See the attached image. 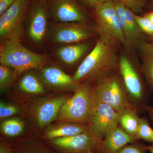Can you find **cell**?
Listing matches in <instances>:
<instances>
[{
    "instance_id": "6da1fadb",
    "label": "cell",
    "mask_w": 153,
    "mask_h": 153,
    "mask_svg": "<svg viewBox=\"0 0 153 153\" xmlns=\"http://www.w3.org/2000/svg\"><path fill=\"white\" fill-rule=\"evenodd\" d=\"M116 47L99 37L74 73V81L94 84L117 70L119 58Z\"/></svg>"
},
{
    "instance_id": "7a4b0ae2",
    "label": "cell",
    "mask_w": 153,
    "mask_h": 153,
    "mask_svg": "<svg viewBox=\"0 0 153 153\" xmlns=\"http://www.w3.org/2000/svg\"><path fill=\"white\" fill-rule=\"evenodd\" d=\"M74 92L61 106L56 120L88 126L97 102L93 85L87 82L79 83Z\"/></svg>"
},
{
    "instance_id": "3957f363",
    "label": "cell",
    "mask_w": 153,
    "mask_h": 153,
    "mask_svg": "<svg viewBox=\"0 0 153 153\" xmlns=\"http://www.w3.org/2000/svg\"><path fill=\"white\" fill-rule=\"evenodd\" d=\"M47 62L46 55L37 54L26 48L20 38H10L2 42L0 63L13 68L18 75L33 68L41 69Z\"/></svg>"
},
{
    "instance_id": "277c9868",
    "label": "cell",
    "mask_w": 153,
    "mask_h": 153,
    "mask_svg": "<svg viewBox=\"0 0 153 153\" xmlns=\"http://www.w3.org/2000/svg\"><path fill=\"white\" fill-rule=\"evenodd\" d=\"M93 88L97 101L108 105L118 112L135 109L118 70L94 83Z\"/></svg>"
},
{
    "instance_id": "5b68a950",
    "label": "cell",
    "mask_w": 153,
    "mask_h": 153,
    "mask_svg": "<svg viewBox=\"0 0 153 153\" xmlns=\"http://www.w3.org/2000/svg\"><path fill=\"white\" fill-rule=\"evenodd\" d=\"M118 70L134 108L138 113L146 111L150 95L140 70L124 55L119 57Z\"/></svg>"
},
{
    "instance_id": "8992f818",
    "label": "cell",
    "mask_w": 153,
    "mask_h": 153,
    "mask_svg": "<svg viewBox=\"0 0 153 153\" xmlns=\"http://www.w3.org/2000/svg\"><path fill=\"white\" fill-rule=\"evenodd\" d=\"M99 37L114 46H124V37L115 7L114 0H106L93 10Z\"/></svg>"
},
{
    "instance_id": "52a82bcc",
    "label": "cell",
    "mask_w": 153,
    "mask_h": 153,
    "mask_svg": "<svg viewBox=\"0 0 153 153\" xmlns=\"http://www.w3.org/2000/svg\"><path fill=\"white\" fill-rule=\"evenodd\" d=\"M49 37L55 44H66L86 42L97 35L94 27L89 23H55L48 28Z\"/></svg>"
},
{
    "instance_id": "ba28073f",
    "label": "cell",
    "mask_w": 153,
    "mask_h": 153,
    "mask_svg": "<svg viewBox=\"0 0 153 153\" xmlns=\"http://www.w3.org/2000/svg\"><path fill=\"white\" fill-rule=\"evenodd\" d=\"M31 0H16L0 15V38L3 42L23 34V23L28 14Z\"/></svg>"
},
{
    "instance_id": "9c48e42d",
    "label": "cell",
    "mask_w": 153,
    "mask_h": 153,
    "mask_svg": "<svg viewBox=\"0 0 153 153\" xmlns=\"http://www.w3.org/2000/svg\"><path fill=\"white\" fill-rule=\"evenodd\" d=\"M52 23H90L92 16L76 0H51L47 4Z\"/></svg>"
},
{
    "instance_id": "30bf717a",
    "label": "cell",
    "mask_w": 153,
    "mask_h": 153,
    "mask_svg": "<svg viewBox=\"0 0 153 153\" xmlns=\"http://www.w3.org/2000/svg\"><path fill=\"white\" fill-rule=\"evenodd\" d=\"M114 1L124 37V47L128 52L132 53L142 41L146 40V36L137 24L134 13L120 3Z\"/></svg>"
},
{
    "instance_id": "8fae6325",
    "label": "cell",
    "mask_w": 153,
    "mask_h": 153,
    "mask_svg": "<svg viewBox=\"0 0 153 153\" xmlns=\"http://www.w3.org/2000/svg\"><path fill=\"white\" fill-rule=\"evenodd\" d=\"M119 113L108 105L97 102L88 126L89 132L103 140L105 135L118 125Z\"/></svg>"
},
{
    "instance_id": "7c38bea8",
    "label": "cell",
    "mask_w": 153,
    "mask_h": 153,
    "mask_svg": "<svg viewBox=\"0 0 153 153\" xmlns=\"http://www.w3.org/2000/svg\"><path fill=\"white\" fill-rule=\"evenodd\" d=\"M47 1L37 0L28 11V36L35 44H41L48 32L49 15Z\"/></svg>"
},
{
    "instance_id": "4fadbf2b",
    "label": "cell",
    "mask_w": 153,
    "mask_h": 153,
    "mask_svg": "<svg viewBox=\"0 0 153 153\" xmlns=\"http://www.w3.org/2000/svg\"><path fill=\"white\" fill-rule=\"evenodd\" d=\"M54 146L68 153H88V151L100 148L102 140L90 132L50 140Z\"/></svg>"
},
{
    "instance_id": "5bb4252c",
    "label": "cell",
    "mask_w": 153,
    "mask_h": 153,
    "mask_svg": "<svg viewBox=\"0 0 153 153\" xmlns=\"http://www.w3.org/2000/svg\"><path fill=\"white\" fill-rule=\"evenodd\" d=\"M41 77L47 85L60 89H68L74 91L79 83L74 81L60 68L54 66L45 67L41 69Z\"/></svg>"
},
{
    "instance_id": "9a60e30c",
    "label": "cell",
    "mask_w": 153,
    "mask_h": 153,
    "mask_svg": "<svg viewBox=\"0 0 153 153\" xmlns=\"http://www.w3.org/2000/svg\"><path fill=\"white\" fill-rule=\"evenodd\" d=\"M66 100L65 97H57L45 100L38 104L36 114L39 126L44 127L56 120L61 106Z\"/></svg>"
},
{
    "instance_id": "2e32d148",
    "label": "cell",
    "mask_w": 153,
    "mask_h": 153,
    "mask_svg": "<svg viewBox=\"0 0 153 153\" xmlns=\"http://www.w3.org/2000/svg\"><path fill=\"white\" fill-rule=\"evenodd\" d=\"M134 138L118 125L108 133L102 142L103 153H116L125 146L134 143Z\"/></svg>"
},
{
    "instance_id": "e0dca14e",
    "label": "cell",
    "mask_w": 153,
    "mask_h": 153,
    "mask_svg": "<svg viewBox=\"0 0 153 153\" xmlns=\"http://www.w3.org/2000/svg\"><path fill=\"white\" fill-rule=\"evenodd\" d=\"M91 46L92 44L88 41L66 44L59 47L56 51V54L63 63L73 65L89 52Z\"/></svg>"
},
{
    "instance_id": "ac0fdd59",
    "label": "cell",
    "mask_w": 153,
    "mask_h": 153,
    "mask_svg": "<svg viewBox=\"0 0 153 153\" xmlns=\"http://www.w3.org/2000/svg\"><path fill=\"white\" fill-rule=\"evenodd\" d=\"M47 129L44 134L46 140H51L63 137H68L78 134L89 132V127L82 124L62 122Z\"/></svg>"
},
{
    "instance_id": "d6986e66",
    "label": "cell",
    "mask_w": 153,
    "mask_h": 153,
    "mask_svg": "<svg viewBox=\"0 0 153 153\" xmlns=\"http://www.w3.org/2000/svg\"><path fill=\"white\" fill-rule=\"evenodd\" d=\"M137 50L141 61L142 73L150 89L153 91V44L143 40L140 43Z\"/></svg>"
},
{
    "instance_id": "ffe728a7",
    "label": "cell",
    "mask_w": 153,
    "mask_h": 153,
    "mask_svg": "<svg viewBox=\"0 0 153 153\" xmlns=\"http://www.w3.org/2000/svg\"><path fill=\"white\" fill-rule=\"evenodd\" d=\"M118 113V125L137 140L140 120L138 112L134 108H128Z\"/></svg>"
},
{
    "instance_id": "44dd1931",
    "label": "cell",
    "mask_w": 153,
    "mask_h": 153,
    "mask_svg": "<svg viewBox=\"0 0 153 153\" xmlns=\"http://www.w3.org/2000/svg\"><path fill=\"white\" fill-rule=\"evenodd\" d=\"M20 89L27 93L41 94L45 91L44 85L36 74L32 73L25 74L20 79Z\"/></svg>"
},
{
    "instance_id": "7402d4cb",
    "label": "cell",
    "mask_w": 153,
    "mask_h": 153,
    "mask_svg": "<svg viewBox=\"0 0 153 153\" xmlns=\"http://www.w3.org/2000/svg\"><path fill=\"white\" fill-rule=\"evenodd\" d=\"M25 128L22 121L17 119H11L4 121L1 125V131L8 137L17 136L22 134Z\"/></svg>"
},
{
    "instance_id": "603a6c76",
    "label": "cell",
    "mask_w": 153,
    "mask_h": 153,
    "mask_svg": "<svg viewBox=\"0 0 153 153\" xmlns=\"http://www.w3.org/2000/svg\"><path fill=\"white\" fill-rule=\"evenodd\" d=\"M17 74L16 71L7 65H0V87L1 90L8 87Z\"/></svg>"
},
{
    "instance_id": "cb8c5ba5",
    "label": "cell",
    "mask_w": 153,
    "mask_h": 153,
    "mask_svg": "<svg viewBox=\"0 0 153 153\" xmlns=\"http://www.w3.org/2000/svg\"><path fill=\"white\" fill-rule=\"evenodd\" d=\"M136 139L143 140L153 145V129L151 127L146 117L140 118L139 128Z\"/></svg>"
},
{
    "instance_id": "d4e9b609",
    "label": "cell",
    "mask_w": 153,
    "mask_h": 153,
    "mask_svg": "<svg viewBox=\"0 0 153 153\" xmlns=\"http://www.w3.org/2000/svg\"><path fill=\"white\" fill-rule=\"evenodd\" d=\"M134 18L144 34L149 36L150 39L153 38V24L147 18L139 15L134 14Z\"/></svg>"
},
{
    "instance_id": "484cf974",
    "label": "cell",
    "mask_w": 153,
    "mask_h": 153,
    "mask_svg": "<svg viewBox=\"0 0 153 153\" xmlns=\"http://www.w3.org/2000/svg\"><path fill=\"white\" fill-rule=\"evenodd\" d=\"M120 3L134 14L139 15L146 5L148 0H114Z\"/></svg>"
},
{
    "instance_id": "4316f807",
    "label": "cell",
    "mask_w": 153,
    "mask_h": 153,
    "mask_svg": "<svg viewBox=\"0 0 153 153\" xmlns=\"http://www.w3.org/2000/svg\"><path fill=\"white\" fill-rule=\"evenodd\" d=\"M19 108L15 105L1 102L0 103V118L4 119L19 113Z\"/></svg>"
},
{
    "instance_id": "83f0119b",
    "label": "cell",
    "mask_w": 153,
    "mask_h": 153,
    "mask_svg": "<svg viewBox=\"0 0 153 153\" xmlns=\"http://www.w3.org/2000/svg\"><path fill=\"white\" fill-rule=\"evenodd\" d=\"M145 151H147L146 147L141 146L132 143L131 144L125 146L116 153H145Z\"/></svg>"
},
{
    "instance_id": "f1b7e54d",
    "label": "cell",
    "mask_w": 153,
    "mask_h": 153,
    "mask_svg": "<svg viewBox=\"0 0 153 153\" xmlns=\"http://www.w3.org/2000/svg\"><path fill=\"white\" fill-rule=\"evenodd\" d=\"M81 5L86 9L93 10L99 3L96 0H76Z\"/></svg>"
},
{
    "instance_id": "f546056e",
    "label": "cell",
    "mask_w": 153,
    "mask_h": 153,
    "mask_svg": "<svg viewBox=\"0 0 153 153\" xmlns=\"http://www.w3.org/2000/svg\"><path fill=\"white\" fill-rule=\"evenodd\" d=\"M16 0H0V15L5 12Z\"/></svg>"
},
{
    "instance_id": "4dcf8cb0",
    "label": "cell",
    "mask_w": 153,
    "mask_h": 153,
    "mask_svg": "<svg viewBox=\"0 0 153 153\" xmlns=\"http://www.w3.org/2000/svg\"><path fill=\"white\" fill-rule=\"evenodd\" d=\"M17 153H51L44 149L38 147L29 148Z\"/></svg>"
},
{
    "instance_id": "1f68e13d",
    "label": "cell",
    "mask_w": 153,
    "mask_h": 153,
    "mask_svg": "<svg viewBox=\"0 0 153 153\" xmlns=\"http://www.w3.org/2000/svg\"><path fill=\"white\" fill-rule=\"evenodd\" d=\"M10 148L4 143H1L0 145V153H11Z\"/></svg>"
},
{
    "instance_id": "d6a6232c",
    "label": "cell",
    "mask_w": 153,
    "mask_h": 153,
    "mask_svg": "<svg viewBox=\"0 0 153 153\" xmlns=\"http://www.w3.org/2000/svg\"><path fill=\"white\" fill-rule=\"evenodd\" d=\"M146 112L148 113L151 121L153 123V106L148 105L146 108Z\"/></svg>"
},
{
    "instance_id": "836d02e7",
    "label": "cell",
    "mask_w": 153,
    "mask_h": 153,
    "mask_svg": "<svg viewBox=\"0 0 153 153\" xmlns=\"http://www.w3.org/2000/svg\"><path fill=\"white\" fill-rule=\"evenodd\" d=\"M143 16L147 18L149 20H150L153 24V10L148 12L147 13H146Z\"/></svg>"
},
{
    "instance_id": "e575fe53",
    "label": "cell",
    "mask_w": 153,
    "mask_h": 153,
    "mask_svg": "<svg viewBox=\"0 0 153 153\" xmlns=\"http://www.w3.org/2000/svg\"><path fill=\"white\" fill-rule=\"evenodd\" d=\"M147 151H149L150 153H153V145L146 146Z\"/></svg>"
},
{
    "instance_id": "d590c367",
    "label": "cell",
    "mask_w": 153,
    "mask_h": 153,
    "mask_svg": "<svg viewBox=\"0 0 153 153\" xmlns=\"http://www.w3.org/2000/svg\"><path fill=\"white\" fill-rule=\"evenodd\" d=\"M96 1H97L99 4H101V3L105 2L106 0H96Z\"/></svg>"
},
{
    "instance_id": "8d00e7d4",
    "label": "cell",
    "mask_w": 153,
    "mask_h": 153,
    "mask_svg": "<svg viewBox=\"0 0 153 153\" xmlns=\"http://www.w3.org/2000/svg\"><path fill=\"white\" fill-rule=\"evenodd\" d=\"M88 153H93V152L91 150L88 151Z\"/></svg>"
},
{
    "instance_id": "74e56055",
    "label": "cell",
    "mask_w": 153,
    "mask_h": 153,
    "mask_svg": "<svg viewBox=\"0 0 153 153\" xmlns=\"http://www.w3.org/2000/svg\"><path fill=\"white\" fill-rule=\"evenodd\" d=\"M152 8L153 9V0L152 1Z\"/></svg>"
},
{
    "instance_id": "f35d334b",
    "label": "cell",
    "mask_w": 153,
    "mask_h": 153,
    "mask_svg": "<svg viewBox=\"0 0 153 153\" xmlns=\"http://www.w3.org/2000/svg\"><path fill=\"white\" fill-rule=\"evenodd\" d=\"M150 40H151V41H152V43L153 44V38H152V39H150Z\"/></svg>"
},
{
    "instance_id": "ab89813d",
    "label": "cell",
    "mask_w": 153,
    "mask_h": 153,
    "mask_svg": "<svg viewBox=\"0 0 153 153\" xmlns=\"http://www.w3.org/2000/svg\"><path fill=\"white\" fill-rule=\"evenodd\" d=\"M41 1H47V0H41Z\"/></svg>"
}]
</instances>
